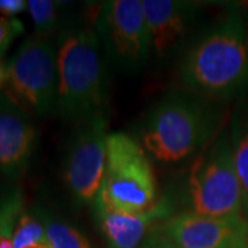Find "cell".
<instances>
[{
  "label": "cell",
  "instance_id": "6da1fadb",
  "mask_svg": "<svg viewBox=\"0 0 248 248\" xmlns=\"http://www.w3.org/2000/svg\"><path fill=\"white\" fill-rule=\"evenodd\" d=\"M179 89L215 102L248 90V31L239 13H228L197 32L178 58Z\"/></svg>",
  "mask_w": 248,
  "mask_h": 248
},
{
  "label": "cell",
  "instance_id": "7a4b0ae2",
  "mask_svg": "<svg viewBox=\"0 0 248 248\" xmlns=\"http://www.w3.org/2000/svg\"><path fill=\"white\" fill-rule=\"evenodd\" d=\"M97 11L76 16L57 36V116L75 125L107 119L110 66L94 29Z\"/></svg>",
  "mask_w": 248,
  "mask_h": 248
},
{
  "label": "cell",
  "instance_id": "3957f363",
  "mask_svg": "<svg viewBox=\"0 0 248 248\" xmlns=\"http://www.w3.org/2000/svg\"><path fill=\"white\" fill-rule=\"evenodd\" d=\"M219 105L181 89L166 93L142 115L137 141L157 164L175 166L195 159L218 135Z\"/></svg>",
  "mask_w": 248,
  "mask_h": 248
},
{
  "label": "cell",
  "instance_id": "277c9868",
  "mask_svg": "<svg viewBox=\"0 0 248 248\" xmlns=\"http://www.w3.org/2000/svg\"><path fill=\"white\" fill-rule=\"evenodd\" d=\"M182 197L189 213L213 218H248L247 202L226 134H218L192 159Z\"/></svg>",
  "mask_w": 248,
  "mask_h": 248
},
{
  "label": "cell",
  "instance_id": "5b68a950",
  "mask_svg": "<svg viewBox=\"0 0 248 248\" xmlns=\"http://www.w3.org/2000/svg\"><path fill=\"white\" fill-rule=\"evenodd\" d=\"M97 197L116 211L128 214L146 211L156 204V177L137 138L108 134L105 172Z\"/></svg>",
  "mask_w": 248,
  "mask_h": 248
},
{
  "label": "cell",
  "instance_id": "8992f818",
  "mask_svg": "<svg viewBox=\"0 0 248 248\" xmlns=\"http://www.w3.org/2000/svg\"><path fill=\"white\" fill-rule=\"evenodd\" d=\"M4 83L10 97L39 117L57 115V37L33 33L11 57Z\"/></svg>",
  "mask_w": 248,
  "mask_h": 248
},
{
  "label": "cell",
  "instance_id": "52a82bcc",
  "mask_svg": "<svg viewBox=\"0 0 248 248\" xmlns=\"http://www.w3.org/2000/svg\"><path fill=\"white\" fill-rule=\"evenodd\" d=\"M94 29L116 71L137 73L151 62V33L140 0L99 3Z\"/></svg>",
  "mask_w": 248,
  "mask_h": 248
},
{
  "label": "cell",
  "instance_id": "ba28073f",
  "mask_svg": "<svg viewBox=\"0 0 248 248\" xmlns=\"http://www.w3.org/2000/svg\"><path fill=\"white\" fill-rule=\"evenodd\" d=\"M107 119L78 124L66 143L62 178L79 207H93L99 193L107 163Z\"/></svg>",
  "mask_w": 248,
  "mask_h": 248
},
{
  "label": "cell",
  "instance_id": "9c48e42d",
  "mask_svg": "<svg viewBox=\"0 0 248 248\" xmlns=\"http://www.w3.org/2000/svg\"><path fill=\"white\" fill-rule=\"evenodd\" d=\"M151 33V61L166 65L179 58L200 31L202 4L177 0H142Z\"/></svg>",
  "mask_w": 248,
  "mask_h": 248
},
{
  "label": "cell",
  "instance_id": "30bf717a",
  "mask_svg": "<svg viewBox=\"0 0 248 248\" xmlns=\"http://www.w3.org/2000/svg\"><path fill=\"white\" fill-rule=\"evenodd\" d=\"M179 248H237L247 243L248 218H213L184 211L160 225Z\"/></svg>",
  "mask_w": 248,
  "mask_h": 248
},
{
  "label": "cell",
  "instance_id": "8fae6325",
  "mask_svg": "<svg viewBox=\"0 0 248 248\" xmlns=\"http://www.w3.org/2000/svg\"><path fill=\"white\" fill-rule=\"evenodd\" d=\"M175 205L171 195H164L152 208L142 213L116 211L99 197L91 208L108 248H140L159 222H166L174 215Z\"/></svg>",
  "mask_w": 248,
  "mask_h": 248
},
{
  "label": "cell",
  "instance_id": "7c38bea8",
  "mask_svg": "<svg viewBox=\"0 0 248 248\" xmlns=\"http://www.w3.org/2000/svg\"><path fill=\"white\" fill-rule=\"evenodd\" d=\"M37 128L27 109L0 93V174L7 179L25 175L35 155Z\"/></svg>",
  "mask_w": 248,
  "mask_h": 248
},
{
  "label": "cell",
  "instance_id": "4fadbf2b",
  "mask_svg": "<svg viewBox=\"0 0 248 248\" xmlns=\"http://www.w3.org/2000/svg\"><path fill=\"white\" fill-rule=\"evenodd\" d=\"M28 10L35 25V33L47 37H57L76 16H73L71 3L53 0H29Z\"/></svg>",
  "mask_w": 248,
  "mask_h": 248
},
{
  "label": "cell",
  "instance_id": "5bb4252c",
  "mask_svg": "<svg viewBox=\"0 0 248 248\" xmlns=\"http://www.w3.org/2000/svg\"><path fill=\"white\" fill-rule=\"evenodd\" d=\"M33 214L43 223L47 239L53 248H93L81 232L55 218L45 208H36Z\"/></svg>",
  "mask_w": 248,
  "mask_h": 248
},
{
  "label": "cell",
  "instance_id": "9a60e30c",
  "mask_svg": "<svg viewBox=\"0 0 248 248\" xmlns=\"http://www.w3.org/2000/svg\"><path fill=\"white\" fill-rule=\"evenodd\" d=\"M229 141L234 169L248 205V113L243 112L234 116Z\"/></svg>",
  "mask_w": 248,
  "mask_h": 248
},
{
  "label": "cell",
  "instance_id": "2e32d148",
  "mask_svg": "<svg viewBox=\"0 0 248 248\" xmlns=\"http://www.w3.org/2000/svg\"><path fill=\"white\" fill-rule=\"evenodd\" d=\"M14 248H53L47 239L45 226L35 214L24 213L13 232Z\"/></svg>",
  "mask_w": 248,
  "mask_h": 248
},
{
  "label": "cell",
  "instance_id": "e0dca14e",
  "mask_svg": "<svg viewBox=\"0 0 248 248\" xmlns=\"http://www.w3.org/2000/svg\"><path fill=\"white\" fill-rule=\"evenodd\" d=\"M24 32V25L18 18L0 17V55L4 53L13 40Z\"/></svg>",
  "mask_w": 248,
  "mask_h": 248
},
{
  "label": "cell",
  "instance_id": "ac0fdd59",
  "mask_svg": "<svg viewBox=\"0 0 248 248\" xmlns=\"http://www.w3.org/2000/svg\"><path fill=\"white\" fill-rule=\"evenodd\" d=\"M140 248H179L170 239L169 236L164 232L160 229V225L157 228H155L152 233L146 237Z\"/></svg>",
  "mask_w": 248,
  "mask_h": 248
},
{
  "label": "cell",
  "instance_id": "d6986e66",
  "mask_svg": "<svg viewBox=\"0 0 248 248\" xmlns=\"http://www.w3.org/2000/svg\"><path fill=\"white\" fill-rule=\"evenodd\" d=\"M27 9L28 3L24 0H0V14L3 18H17L16 16Z\"/></svg>",
  "mask_w": 248,
  "mask_h": 248
},
{
  "label": "cell",
  "instance_id": "ffe728a7",
  "mask_svg": "<svg viewBox=\"0 0 248 248\" xmlns=\"http://www.w3.org/2000/svg\"><path fill=\"white\" fill-rule=\"evenodd\" d=\"M0 248H14L13 237H10V236H1L0 234Z\"/></svg>",
  "mask_w": 248,
  "mask_h": 248
},
{
  "label": "cell",
  "instance_id": "44dd1931",
  "mask_svg": "<svg viewBox=\"0 0 248 248\" xmlns=\"http://www.w3.org/2000/svg\"><path fill=\"white\" fill-rule=\"evenodd\" d=\"M4 76H6V69L1 66V63H0V86H1V83L4 81Z\"/></svg>",
  "mask_w": 248,
  "mask_h": 248
},
{
  "label": "cell",
  "instance_id": "7402d4cb",
  "mask_svg": "<svg viewBox=\"0 0 248 248\" xmlns=\"http://www.w3.org/2000/svg\"><path fill=\"white\" fill-rule=\"evenodd\" d=\"M237 248H248V244L247 243H244V244H241V246H239Z\"/></svg>",
  "mask_w": 248,
  "mask_h": 248
},
{
  "label": "cell",
  "instance_id": "603a6c76",
  "mask_svg": "<svg viewBox=\"0 0 248 248\" xmlns=\"http://www.w3.org/2000/svg\"><path fill=\"white\" fill-rule=\"evenodd\" d=\"M247 244H248V239H247Z\"/></svg>",
  "mask_w": 248,
  "mask_h": 248
},
{
  "label": "cell",
  "instance_id": "cb8c5ba5",
  "mask_svg": "<svg viewBox=\"0 0 248 248\" xmlns=\"http://www.w3.org/2000/svg\"><path fill=\"white\" fill-rule=\"evenodd\" d=\"M0 232H1V231H0Z\"/></svg>",
  "mask_w": 248,
  "mask_h": 248
}]
</instances>
